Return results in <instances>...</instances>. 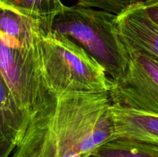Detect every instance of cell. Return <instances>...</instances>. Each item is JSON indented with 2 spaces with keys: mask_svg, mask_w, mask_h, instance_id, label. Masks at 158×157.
<instances>
[{
  "mask_svg": "<svg viewBox=\"0 0 158 157\" xmlns=\"http://www.w3.org/2000/svg\"><path fill=\"white\" fill-rule=\"evenodd\" d=\"M109 92L51 95L31 116L12 157H91L114 139Z\"/></svg>",
  "mask_w": 158,
  "mask_h": 157,
  "instance_id": "6da1fadb",
  "label": "cell"
},
{
  "mask_svg": "<svg viewBox=\"0 0 158 157\" xmlns=\"http://www.w3.org/2000/svg\"><path fill=\"white\" fill-rule=\"evenodd\" d=\"M117 15L94 8L66 6L52 22L51 31L71 38L105 69L112 80L127 69L130 53L117 29Z\"/></svg>",
  "mask_w": 158,
  "mask_h": 157,
  "instance_id": "7a4b0ae2",
  "label": "cell"
},
{
  "mask_svg": "<svg viewBox=\"0 0 158 157\" xmlns=\"http://www.w3.org/2000/svg\"><path fill=\"white\" fill-rule=\"evenodd\" d=\"M43 75L52 95L110 92L104 68L71 38L43 29L40 36Z\"/></svg>",
  "mask_w": 158,
  "mask_h": 157,
  "instance_id": "3957f363",
  "label": "cell"
},
{
  "mask_svg": "<svg viewBox=\"0 0 158 157\" xmlns=\"http://www.w3.org/2000/svg\"><path fill=\"white\" fill-rule=\"evenodd\" d=\"M0 73L30 118L52 95L43 75L40 37L23 42L0 34Z\"/></svg>",
  "mask_w": 158,
  "mask_h": 157,
  "instance_id": "277c9868",
  "label": "cell"
},
{
  "mask_svg": "<svg viewBox=\"0 0 158 157\" xmlns=\"http://www.w3.org/2000/svg\"><path fill=\"white\" fill-rule=\"evenodd\" d=\"M129 53L124 75L111 79L112 103L158 115V62L143 54Z\"/></svg>",
  "mask_w": 158,
  "mask_h": 157,
  "instance_id": "5b68a950",
  "label": "cell"
},
{
  "mask_svg": "<svg viewBox=\"0 0 158 157\" xmlns=\"http://www.w3.org/2000/svg\"><path fill=\"white\" fill-rule=\"evenodd\" d=\"M116 22L128 52L143 54L158 62V26L138 6L117 15Z\"/></svg>",
  "mask_w": 158,
  "mask_h": 157,
  "instance_id": "8992f818",
  "label": "cell"
},
{
  "mask_svg": "<svg viewBox=\"0 0 158 157\" xmlns=\"http://www.w3.org/2000/svg\"><path fill=\"white\" fill-rule=\"evenodd\" d=\"M114 139H126L158 146V115L112 103Z\"/></svg>",
  "mask_w": 158,
  "mask_h": 157,
  "instance_id": "52a82bcc",
  "label": "cell"
},
{
  "mask_svg": "<svg viewBox=\"0 0 158 157\" xmlns=\"http://www.w3.org/2000/svg\"><path fill=\"white\" fill-rule=\"evenodd\" d=\"M30 117L22 109L0 73V140L15 146L21 142Z\"/></svg>",
  "mask_w": 158,
  "mask_h": 157,
  "instance_id": "ba28073f",
  "label": "cell"
},
{
  "mask_svg": "<svg viewBox=\"0 0 158 157\" xmlns=\"http://www.w3.org/2000/svg\"><path fill=\"white\" fill-rule=\"evenodd\" d=\"M43 26L40 22L0 5V34L23 42L39 39Z\"/></svg>",
  "mask_w": 158,
  "mask_h": 157,
  "instance_id": "9c48e42d",
  "label": "cell"
},
{
  "mask_svg": "<svg viewBox=\"0 0 158 157\" xmlns=\"http://www.w3.org/2000/svg\"><path fill=\"white\" fill-rule=\"evenodd\" d=\"M0 5L40 22L51 30L52 22L65 5L61 0H0Z\"/></svg>",
  "mask_w": 158,
  "mask_h": 157,
  "instance_id": "30bf717a",
  "label": "cell"
},
{
  "mask_svg": "<svg viewBox=\"0 0 158 157\" xmlns=\"http://www.w3.org/2000/svg\"><path fill=\"white\" fill-rule=\"evenodd\" d=\"M91 157H158V146L126 139L106 142Z\"/></svg>",
  "mask_w": 158,
  "mask_h": 157,
  "instance_id": "8fae6325",
  "label": "cell"
},
{
  "mask_svg": "<svg viewBox=\"0 0 158 157\" xmlns=\"http://www.w3.org/2000/svg\"><path fill=\"white\" fill-rule=\"evenodd\" d=\"M77 5L94 8L119 15L134 6L143 5L152 0H77Z\"/></svg>",
  "mask_w": 158,
  "mask_h": 157,
  "instance_id": "7c38bea8",
  "label": "cell"
},
{
  "mask_svg": "<svg viewBox=\"0 0 158 157\" xmlns=\"http://www.w3.org/2000/svg\"><path fill=\"white\" fill-rule=\"evenodd\" d=\"M138 6L158 26V0H152L145 4L139 5Z\"/></svg>",
  "mask_w": 158,
  "mask_h": 157,
  "instance_id": "4fadbf2b",
  "label": "cell"
},
{
  "mask_svg": "<svg viewBox=\"0 0 158 157\" xmlns=\"http://www.w3.org/2000/svg\"><path fill=\"white\" fill-rule=\"evenodd\" d=\"M16 146L9 142L0 140V157H9Z\"/></svg>",
  "mask_w": 158,
  "mask_h": 157,
  "instance_id": "5bb4252c",
  "label": "cell"
}]
</instances>
